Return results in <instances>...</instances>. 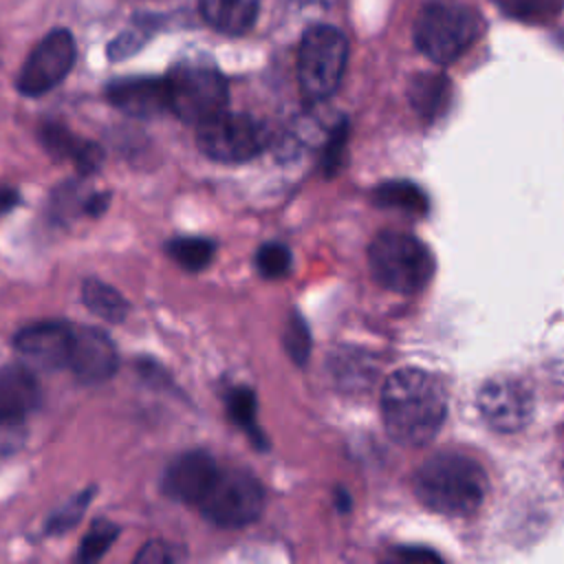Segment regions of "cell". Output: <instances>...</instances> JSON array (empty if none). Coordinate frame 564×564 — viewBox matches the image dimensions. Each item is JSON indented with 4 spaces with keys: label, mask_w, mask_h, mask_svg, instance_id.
<instances>
[{
    "label": "cell",
    "mask_w": 564,
    "mask_h": 564,
    "mask_svg": "<svg viewBox=\"0 0 564 564\" xmlns=\"http://www.w3.org/2000/svg\"><path fill=\"white\" fill-rule=\"evenodd\" d=\"M40 143L48 156L57 161H68L79 176H93L104 165V148L90 139L75 134L62 121H42Z\"/></svg>",
    "instance_id": "15"
},
{
    "label": "cell",
    "mask_w": 564,
    "mask_h": 564,
    "mask_svg": "<svg viewBox=\"0 0 564 564\" xmlns=\"http://www.w3.org/2000/svg\"><path fill=\"white\" fill-rule=\"evenodd\" d=\"M26 419L0 414V460L18 454L26 443Z\"/></svg>",
    "instance_id": "30"
},
{
    "label": "cell",
    "mask_w": 564,
    "mask_h": 564,
    "mask_svg": "<svg viewBox=\"0 0 564 564\" xmlns=\"http://www.w3.org/2000/svg\"><path fill=\"white\" fill-rule=\"evenodd\" d=\"M174 560H176L174 546H170L167 542H161V540H152V542L143 544L141 551L134 555L137 564H167Z\"/></svg>",
    "instance_id": "32"
},
{
    "label": "cell",
    "mask_w": 564,
    "mask_h": 564,
    "mask_svg": "<svg viewBox=\"0 0 564 564\" xmlns=\"http://www.w3.org/2000/svg\"><path fill=\"white\" fill-rule=\"evenodd\" d=\"M148 40V33L141 29H128L123 33H119L110 44H108V59L110 62H121L130 55H134Z\"/></svg>",
    "instance_id": "31"
},
{
    "label": "cell",
    "mask_w": 564,
    "mask_h": 564,
    "mask_svg": "<svg viewBox=\"0 0 564 564\" xmlns=\"http://www.w3.org/2000/svg\"><path fill=\"white\" fill-rule=\"evenodd\" d=\"M73 333H75V326L59 319L35 322L15 333L13 346L33 366L53 372L59 368H68V359L73 350Z\"/></svg>",
    "instance_id": "11"
},
{
    "label": "cell",
    "mask_w": 564,
    "mask_h": 564,
    "mask_svg": "<svg viewBox=\"0 0 564 564\" xmlns=\"http://www.w3.org/2000/svg\"><path fill=\"white\" fill-rule=\"evenodd\" d=\"M335 505H337V509H339L341 513H348V511H350V496L346 494V489H337V494H335Z\"/></svg>",
    "instance_id": "35"
},
{
    "label": "cell",
    "mask_w": 564,
    "mask_h": 564,
    "mask_svg": "<svg viewBox=\"0 0 564 564\" xmlns=\"http://www.w3.org/2000/svg\"><path fill=\"white\" fill-rule=\"evenodd\" d=\"M90 192L84 189V185L79 181H66L62 183L53 196H51V205L48 212L53 216V220L57 223H70L73 218L82 216L86 209V198Z\"/></svg>",
    "instance_id": "24"
},
{
    "label": "cell",
    "mask_w": 564,
    "mask_h": 564,
    "mask_svg": "<svg viewBox=\"0 0 564 564\" xmlns=\"http://www.w3.org/2000/svg\"><path fill=\"white\" fill-rule=\"evenodd\" d=\"M82 302L93 315H97L110 324H121L130 313L128 300L115 286H110L101 280H95V278L84 280Z\"/></svg>",
    "instance_id": "19"
},
{
    "label": "cell",
    "mask_w": 564,
    "mask_h": 564,
    "mask_svg": "<svg viewBox=\"0 0 564 564\" xmlns=\"http://www.w3.org/2000/svg\"><path fill=\"white\" fill-rule=\"evenodd\" d=\"M220 467L205 449H189L178 454L163 471V494L176 502L198 505L209 491Z\"/></svg>",
    "instance_id": "12"
},
{
    "label": "cell",
    "mask_w": 564,
    "mask_h": 564,
    "mask_svg": "<svg viewBox=\"0 0 564 564\" xmlns=\"http://www.w3.org/2000/svg\"><path fill=\"white\" fill-rule=\"evenodd\" d=\"M375 203L381 207H399L405 212H425V196L412 183H383L375 189Z\"/></svg>",
    "instance_id": "25"
},
{
    "label": "cell",
    "mask_w": 564,
    "mask_h": 564,
    "mask_svg": "<svg viewBox=\"0 0 564 564\" xmlns=\"http://www.w3.org/2000/svg\"><path fill=\"white\" fill-rule=\"evenodd\" d=\"M346 143H348V121L341 117L328 132L326 143H324V154H322V170L326 176H335L341 165H344V154H346Z\"/></svg>",
    "instance_id": "29"
},
{
    "label": "cell",
    "mask_w": 564,
    "mask_h": 564,
    "mask_svg": "<svg viewBox=\"0 0 564 564\" xmlns=\"http://www.w3.org/2000/svg\"><path fill=\"white\" fill-rule=\"evenodd\" d=\"M200 516L220 529H240L260 518L264 509L262 482L242 467L220 469L198 502Z\"/></svg>",
    "instance_id": "7"
},
{
    "label": "cell",
    "mask_w": 564,
    "mask_h": 564,
    "mask_svg": "<svg viewBox=\"0 0 564 564\" xmlns=\"http://www.w3.org/2000/svg\"><path fill=\"white\" fill-rule=\"evenodd\" d=\"M42 403V386L35 372L22 364L0 368V414L26 419Z\"/></svg>",
    "instance_id": "16"
},
{
    "label": "cell",
    "mask_w": 564,
    "mask_h": 564,
    "mask_svg": "<svg viewBox=\"0 0 564 564\" xmlns=\"http://www.w3.org/2000/svg\"><path fill=\"white\" fill-rule=\"evenodd\" d=\"M478 11L456 0H434L421 7L414 22V42L436 64L458 59L482 33Z\"/></svg>",
    "instance_id": "3"
},
{
    "label": "cell",
    "mask_w": 564,
    "mask_h": 564,
    "mask_svg": "<svg viewBox=\"0 0 564 564\" xmlns=\"http://www.w3.org/2000/svg\"><path fill=\"white\" fill-rule=\"evenodd\" d=\"M269 143L267 130L249 115L218 112L196 126L198 150L218 163H247Z\"/></svg>",
    "instance_id": "8"
},
{
    "label": "cell",
    "mask_w": 564,
    "mask_h": 564,
    "mask_svg": "<svg viewBox=\"0 0 564 564\" xmlns=\"http://www.w3.org/2000/svg\"><path fill=\"white\" fill-rule=\"evenodd\" d=\"M381 416L397 443L423 445L436 436L447 416L445 388L425 370H394L381 388Z\"/></svg>",
    "instance_id": "1"
},
{
    "label": "cell",
    "mask_w": 564,
    "mask_h": 564,
    "mask_svg": "<svg viewBox=\"0 0 564 564\" xmlns=\"http://www.w3.org/2000/svg\"><path fill=\"white\" fill-rule=\"evenodd\" d=\"M95 496V487H88L79 494H75L73 498H68L62 507H57L44 522V535H64L70 529H75L79 524V520L84 518V511L88 509L90 500Z\"/></svg>",
    "instance_id": "22"
},
{
    "label": "cell",
    "mask_w": 564,
    "mask_h": 564,
    "mask_svg": "<svg viewBox=\"0 0 564 564\" xmlns=\"http://www.w3.org/2000/svg\"><path fill=\"white\" fill-rule=\"evenodd\" d=\"M22 203L20 192L13 187H0V216L9 214L13 207H18Z\"/></svg>",
    "instance_id": "34"
},
{
    "label": "cell",
    "mask_w": 564,
    "mask_h": 564,
    "mask_svg": "<svg viewBox=\"0 0 564 564\" xmlns=\"http://www.w3.org/2000/svg\"><path fill=\"white\" fill-rule=\"evenodd\" d=\"M478 410L494 430L518 432L531 419V390L518 379H489L478 392Z\"/></svg>",
    "instance_id": "10"
},
{
    "label": "cell",
    "mask_w": 564,
    "mask_h": 564,
    "mask_svg": "<svg viewBox=\"0 0 564 564\" xmlns=\"http://www.w3.org/2000/svg\"><path fill=\"white\" fill-rule=\"evenodd\" d=\"M170 112L185 123H203L225 110L227 79L207 59H183L165 75Z\"/></svg>",
    "instance_id": "5"
},
{
    "label": "cell",
    "mask_w": 564,
    "mask_h": 564,
    "mask_svg": "<svg viewBox=\"0 0 564 564\" xmlns=\"http://www.w3.org/2000/svg\"><path fill=\"white\" fill-rule=\"evenodd\" d=\"M110 200H112V194L110 192H90L88 198H86V209H84V216H90V218H99L104 216V212L110 207Z\"/></svg>",
    "instance_id": "33"
},
{
    "label": "cell",
    "mask_w": 564,
    "mask_h": 564,
    "mask_svg": "<svg viewBox=\"0 0 564 564\" xmlns=\"http://www.w3.org/2000/svg\"><path fill=\"white\" fill-rule=\"evenodd\" d=\"M119 366L115 341L97 326H75L68 368L88 386L108 381Z\"/></svg>",
    "instance_id": "13"
},
{
    "label": "cell",
    "mask_w": 564,
    "mask_h": 564,
    "mask_svg": "<svg viewBox=\"0 0 564 564\" xmlns=\"http://www.w3.org/2000/svg\"><path fill=\"white\" fill-rule=\"evenodd\" d=\"M165 253L185 271H203L216 256V242L203 236H178L165 242Z\"/></svg>",
    "instance_id": "21"
},
{
    "label": "cell",
    "mask_w": 564,
    "mask_h": 564,
    "mask_svg": "<svg viewBox=\"0 0 564 564\" xmlns=\"http://www.w3.org/2000/svg\"><path fill=\"white\" fill-rule=\"evenodd\" d=\"M496 4L507 15L533 24H544L553 20L562 9V0H496Z\"/></svg>",
    "instance_id": "26"
},
{
    "label": "cell",
    "mask_w": 564,
    "mask_h": 564,
    "mask_svg": "<svg viewBox=\"0 0 564 564\" xmlns=\"http://www.w3.org/2000/svg\"><path fill=\"white\" fill-rule=\"evenodd\" d=\"M260 0H198L205 22L227 35L247 33L258 15Z\"/></svg>",
    "instance_id": "17"
},
{
    "label": "cell",
    "mask_w": 564,
    "mask_h": 564,
    "mask_svg": "<svg viewBox=\"0 0 564 564\" xmlns=\"http://www.w3.org/2000/svg\"><path fill=\"white\" fill-rule=\"evenodd\" d=\"M372 278L388 291L410 295L421 291L432 273L434 258L430 249L405 231H381L368 247Z\"/></svg>",
    "instance_id": "4"
},
{
    "label": "cell",
    "mask_w": 564,
    "mask_h": 564,
    "mask_svg": "<svg viewBox=\"0 0 564 564\" xmlns=\"http://www.w3.org/2000/svg\"><path fill=\"white\" fill-rule=\"evenodd\" d=\"M225 408H227L229 421L249 436L253 447L267 452L269 449V438L260 430L258 419H256V412H258L256 392L251 388H247V386H234L225 394Z\"/></svg>",
    "instance_id": "18"
},
{
    "label": "cell",
    "mask_w": 564,
    "mask_h": 564,
    "mask_svg": "<svg viewBox=\"0 0 564 564\" xmlns=\"http://www.w3.org/2000/svg\"><path fill=\"white\" fill-rule=\"evenodd\" d=\"M108 101L128 117L152 119L170 110L165 77H121L106 86Z\"/></svg>",
    "instance_id": "14"
},
{
    "label": "cell",
    "mask_w": 564,
    "mask_h": 564,
    "mask_svg": "<svg viewBox=\"0 0 564 564\" xmlns=\"http://www.w3.org/2000/svg\"><path fill=\"white\" fill-rule=\"evenodd\" d=\"M449 93L445 75H419L410 86V101L423 119H434L447 108Z\"/></svg>",
    "instance_id": "20"
},
{
    "label": "cell",
    "mask_w": 564,
    "mask_h": 564,
    "mask_svg": "<svg viewBox=\"0 0 564 564\" xmlns=\"http://www.w3.org/2000/svg\"><path fill=\"white\" fill-rule=\"evenodd\" d=\"M284 350L289 355V359L295 364V366H304L308 361V355H311V330H308V324L306 319L302 317L300 311H293L286 319V326H284Z\"/></svg>",
    "instance_id": "27"
},
{
    "label": "cell",
    "mask_w": 564,
    "mask_h": 564,
    "mask_svg": "<svg viewBox=\"0 0 564 564\" xmlns=\"http://www.w3.org/2000/svg\"><path fill=\"white\" fill-rule=\"evenodd\" d=\"M291 249L282 242H264L256 256H253V264L258 269V273L267 280H280L291 271Z\"/></svg>",
    "instance_id": "28"
},
{
    "label": "cell",
    "mask_w": 564,
    "mask_h": 564,
    "mask_svg": "<svg viewBox=\"0 0 564 564\" xmlns=\"http://www.w3.org/2000/svg\"><path fill=\"white\" fill-rule=\"evenodd\" d=\"M348 62V42L330 24L311 26L297 48V82L302 95L317 104L328 99L341 84Z\"/></svg>",
    "instance_id": "6"
},
{
    "label": "cell",
    "mask_w": 564,
    "mask_h": 564,
    "mask_svg": "<svg viewBox=\"0 0 564 564\" xmlns=\"http://www.w3.org/2000/svg\"><path fill=\"white\" fill-rule=\"evenodd\" d=\"M414 494L423 507L443 516H469L487 496V474L469 456L445 452L414 471Z\"/></svg>",
    "instance_id": "2"
},
{
    "label": "cell",
    "mask_w": 564,
    "mask_h": 564,
    "mask_svg": "<svg viewBox=\"0 0 564 564\" xmlns=\"http://www.w3.org/2000/svg\"><path fill=\"white\" fill-rule=\"evenodd\" d=\"M399 560H412V557H419V560H425V557H432V560H438L434 553H427V551H399V555H397Z\"/></svg>",
    "instance_id": "36"
},
{
    "label": "cell",
    "mask_w": 564,
    "mask_h": 564,
    "mask_svg": "<svg viewBox=\"0 0 564 564\" xmlns=\"http://www.w3.org/2000/svg\"><path fill=\"white\" fill-rule=\"evenodd\" d=\"M117 535H119V527L112 520L97 518L90 524V529L86 531V535L82 538L77 560L82 564H90V562L101 560L108 553V549L112 546V542L117 540Z\"/></svg>",
    "instance_id": "23"
},
{
    "label": "cell",
    "mask_w": 564,
    "mask_h": 564,
    "mask_svg": "<svg viewBox=\"0 0 564 564\" xmlns=\"http://www.w3.org/2000/svg\"><path fill=\"white\" fill-rule=\"evenodd\" d=\"M75 40L66 29H53L26 57L20 75L18 90L24 97H40L53 90L75 64Z\"/></svg>",
    "instance_id": "9"
}]
</instances>
